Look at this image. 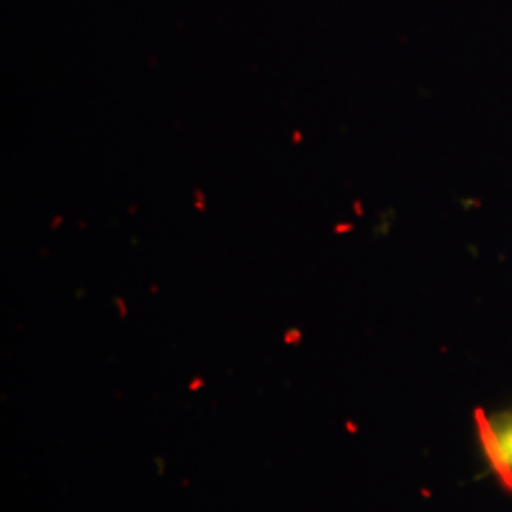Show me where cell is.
I'll list each match as a JSON object with an SVG mask.
<instances>
[{
    "mask_svg": "<svg viewBox=\"0 0 512 512\" xmlns=\"http://www.w3.org/2000/svg\"><path fill=\"white\" fill-rule=\"evenodd\" d=\"M476 450L486 473L512 495V404L476 408L473 414Z\"/></svg>",
    "mask_w": 512,
    "mask_h": 512,
    "instance_id": "1",
    "label": "cell"
}]
</instances>
